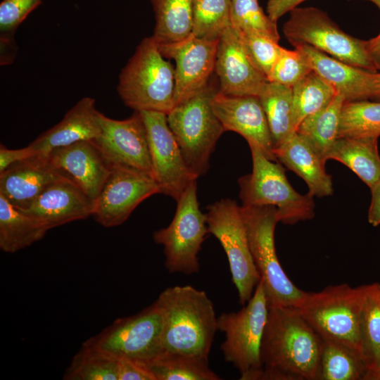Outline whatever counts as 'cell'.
<instances>
[{
    "mask_svg": "<svg viewBox=\"0 0 380 380\" xmlns=\"http://www.w3.org/2000/svg\"><path fill=\"white\" fill-rule=\"evenodd\" d=\"M322 344L297 308L269 307L255 380H317Z\"/></svg>",
    "mask_w": 380,
    "mask_h": 380,
    "instance_id": "1",
    "label": "cell"
},
{
    "mask_svg": "<svg viewBox=\"0 0 380 380\" xmlns=\"http://www.w3.org/2000/svg\"><path fill=\"white\" fill-rule=\"evenodd\" d=\"M163 317V352L208 360L217 317L207 293L190 285L168 287L156 300Z\"/></svg>",
    "mask_w": 380,
    "mask_h": 380,
    "instance_id": "2",
    "label": "cell"
},
{
    "mask_svg": "<svg viewBox=\"0 0 380 380\" xmlns=\"http://www.w3.org/2000/svg\"><path fill=\"white\" fill-rule=\"evenodd\" d=\"M160 53L153 37L137 46L119 75L117 91L134 111L167 114L175 106V68Z\"/></svg>",
    "mask_w": 380,
    "mask_h": 380,
    "instance_id": "3",
    "label": "cell"
},
{
    "mask_svg": "<svg viewBox=\"0 0 380 380\" xmlns=\"http://www.w3.org/2000/svg\"><path fill=\"white\" fill-rule=\"evenodd\" d=\"M240 212L268 306L298 308L308 292L289 279L279 262L274 243V230L279 222L277 209L272 205H241Z\"/></svg>",
    "mask_w": 380,
    "mask_h": 380,
    "instance_id": "4",
    "label": "cell"
},
{
    "mask_svg": "<svg viewBox=\"0 0 380 380\" xmlns=\"http://www.w3.org/2000/svg\"><path fill=\"white\" fill-rule=\"evenodd\" d=\"M367 285L342 284L309 293L297 308L322 339L345 345L361 355L360 327Z\"/></svg>",
    "mask_w": 380,
    "mask_h": 380,
    "instance_id": "5",
    "label": "cell"
},
{
    "mask_svg": "<svg viewBox=\"0 0 380 380\" xmlns=\"http://www.w3.org/2000/svg\"><path fill=\"white\" fill-rule=\"evenodd\" d=\"M252 157L251 174L240 177L242 205H272L277 209L279 222L294 224L315 216V202L308 193L302 195L289 183L284 168L269 159L255 144H248Z\"/></svg>",
    "mask_w": 380,
    "mask_h": 380,
    "instance_id": "6",
    "label": "cell"
},
{
    "mask_svg": "<svg viewBox=\"0 0 380 380\" xmlns=\"http://www.w3.org/2000/svg\"><path fill=\"white\" fill-rule=\"evenodd\" d=\"M211 82L167 114L184 158L198 177L207 172L210 156L225 132L212 108V99L219 89Z\"/></svg>",
    "mask_w": 380,
    "mask_h": 380,
    "instance_id": "7",
    "label": "cell"
},
{
    "mask_svg": "<svg viewBox=\"0 0 380 380\" xmlns=\"http://www.w3.org/2000/svg\"><path fill=\"white\" fill-rule=\"evenodd\" d=\"M246 304L237 312L221 314L217 329L225 335L220 347L224 360L239 370L240 379L255 380L262 369L261 344L269 311L260 279Z\"/></svg>",
    "mask_w": 380,
    "mask_h": 380,
    "instance_id": "8",
    "label": "cell"
},
{
    "mask_svg": "<svg viewBox=\"0 0 380 380\" xmlns=\"http://www.w3.org/2000/svg\"><path fill=\"white\" fill-rule=\"evenodd\" d=\"M283 32L293 46L309 45L351 65L377 72L367 49V41L355 38L315 7H296L290 11Z\"/></svg>",
    "mask_w": 380,
    "mask_h": 380,
    "instance_id": "9",
    "label": "cell"
},
{
    "mask_svg": "<svg viewBox=\"0 0 380 380\" xmlns=\"http://www.w3.org/2000/svg\"><path fill=\"white\" fill-rule=\"evenodd\" d=\"M177 203L170 224L154 232L153 237L156 243L163 246L168 272L188 275L199 271L198 254L209 234L206 214L199 208L196 181L186 189Z\"/></svg>",
    "mask_w": 380,
    "mask_h": 380,
    "instance_id": "10",
    "label": "cell"
},
{
    "mask_svg": "<svg viewBox=\"0 0 380 380\" xmlns=\"http://www.w3.org/2000/svg\"><path fill=\"white\" fill-rule=\"evenodd\" d=\"M163 327L155 301L136 315L116 319L83 344L118 360L145 363L163 352Z\"/></svg>",
    "mask_w": 380,
    "mask_h": 380,
    "instance_id": "11",
    "label": "cell"
},
{
    "mask_svg": "<svg viewBox=\"0 0 380 380\" xmlns=\"http://www.w3.org/2000/svg\"><path fill=\"white\" fill-rule=\"evenodd\" d=\"M207 224L222 245L228 259L232 279L245 305L252 297L260 277L249 247L240 206L232 199H221L207 208Z\"/></svg>",
    "mask_w": 380,
    "mask_h": 380,
    "instance_id": "12",
    "label": "cell"
},
{
    "mask_svg": "<svg viewBox=\"0 0 380 380\" xmlns=\"http://www.w3.org/2000/svg\"><path fill=\"white\" fill-rule=\"evenodd\" d=\"M140 113L146 129L152 177L160 194L177 201L198 177L188 166L169 127L167 114L156 111Z\"/></svg>",
    "mask_w": 380,
    "mask_h": 380,
    "instance_id": "13",
    "label": "cell"
},
{
    "mask_svg": "<svg viewBox=\"0 0 380 380\" xmlns=\"http://www.w3.org/2000/svg\"><path fill=\"white\" fill-rule=\"evenodd\" d=\"M101 132L91 141L110 169H129L152 177L148 139L140 112L125 120L100 113Z\"/></svg>",
    "mask_w": 380,
    "mask_h": 380,
    "instance_id": "14",
    "label": "cell"
},
{
    "mask_svg": "<svg viewBox=\"0 0 380 380\" xmlns=\"http://www.w3.org/2000/svg\"><path fill=\"white\" fill-rule=\"evenodd\" d=\"M160 194L149 175L129 169L111 170L95 201L92 216L105 227L122 224L145 199Z\"/></svg>",
    "mask_w": 380,
    "mask_h": 380,
    "instance_id": "15",
    "label": "cell"
},
{
    "mask_svg": "<svg viewBox=\"0 0 380 380\" xmlns=\"http://www.w3.org/2000/svg\"><path fill=\"white\" fill-rule=\"evenodd\" d=\"M218 40L203 39L191 34L179 42L158 46L165 58L175 61V106L208 84L215 72Z\"/></svg>",
    "mask_w": 380,
    "mask_h": 380,
    "instance_id": "16",
    "label": "cell"
},
{
    "mask_svg": "<svg viewBox=\"0 0 380 380\" xmlns=\"http://www.w3.org/2000/svg\"><path fill=\"white\" fill-rule=\"evenodd\" d=\"M215 72L219 81V91L229 96H258L268 82L232 26L219 38Z\"/></svg>",
    "mask_w": 380,
    "mask_h": 380,
    "instance_id": "17",
    "label": "cell"
},
{
    "mask_svg": "<svg viewBox=\"0 0 380 380\" xmlns=\"http://www.w3.org/2000/svg\"><path fill=\"white\" fill-rule=\"evenodd\" d=\"M212 108L224 131L241 135L248 144H255L270 160L277 161L267 120L257 96H229L218 91Z\"/></svg>",
    "mask_w": 380,
    "mask_h": 380,
    "instance_id": "18",
    "label": "cell"
},
{
    "mask_svg": "<svg viewBox=\"0 0 380 380\" xmlns=\"http://www.w3.org/2000/svg\"><path fill=\"white\" fill-rule=\"evenodd\" d=\"M95 201L70 179L57 181L46 188L25 210L48 230L92 216ZM20 210V209H19Z\"/></svg>",
    "mask_w": 380,
    "mask_h": 380,
    "instance_id": "19",
    "label": "cell"
},
{
    "mask_svg": "<svg viewBox=\"0 0 380 380\" xmlns=\"http://www.w3.org/2000/svg\"><path fill=\"white\" fill-rule=\"evenodd\" d=\"M65 179L69 178L51 163L48 155L37 153L0 172V195L23 210L49 185Z\"/></svg>",
    "mask_w": 380,
    "mask_h": 380,
    "instance_id": "20",
    "label": "cell"
},
{
    "mask_svg": "<svg viewBox=\"0 0 380 380\" xmlns=\"http://www.w3.org/2000/svg\"><path fill=\"white\" fill-rule=\"evenodd\" d=\"M51 163L96 201L111 172L91 141L56 148L48 154Z\"/></svg>",
    "mask_w": 380,
    "mask_h": 380,
    "instance_id": "21",
    "label": "cell"
},
{
    "mask_svg": "<svg viewBox=\"0 0 380 380\" xmlns=\"http://www.w3.org/2000/svg\"><path fill=\"white\" fill-rule=\"evenodd\" d=\"M294 48L305 58L311 69L331 84L346 101L374 99V74L333 58L309 45Z\"/></svg>",
    "mask_w": 380,
    "mask_h": 380,
    "instance_id": "22",
    "label": "cell"
},
{
    "mask_svg": "<svg viewBox=\"0 0 380 380\" xmlns=\"http://www.w3.org/2000/svg\"><path fill=\"white\" fill-rule=\"evenodd\" d=\"M100 112L95 100L84 97L77 102L53 127L42 133L29 145L39 154L82 141H92L101 132Z\"/></svg>",
    "mask_w": 380,
    "mask_h": 380,
    "instance_id": "23",
    "label": "cell"
},
{
    "mask_svg": "<svg viewBox=\"0 0 380 380\" xmlns=\"http://www.w3.org/2000/svg\"><path fill=\"white\" fill-rule=\"evenodd\" d=\"M277 161L301 177L312 197L322 198L333 194L332 177L325 168L326 160L312 144L296 132L285 142L276 147Z\"/></svg>",
    "mask_w": 380,
    "mask_h": 380,
    "instance_id": "24",
    "label": "cell"
},
{
    "mask_svg": "<svg viewBox=\"0 0 380 380\" xmlns=\"http://www.w3.org/2000/svg\"><path fill=\"white\" fill-rule=\"evenodd\" d=\"M326 159L343 163L369 188L380 178V156L376 138L338 137Z\"/></svg>",
    "mask_w": 380,
    "mask_h": 380,
    "instance_id": "25",
    "label": "cell"
},
{
    "mask_svg": "<svg viewBox=\"0 0 380 380\" xmlns=\"http://www.w3.org/2000/svg\"><path fill=\"white\" fill-rule=\"evenodd\" d=\"M49 231L0 195V248L14 253L41 240Z\"/></svg>",
    "mask_w": 380,
    "mask_h": 380,
    "instance_id": "26",
    "label": "cell"
},
{
    "mask_svg": "<svg viewBox=\"0 0 380 380\" xmlns=\"http://www.w3.org/2000/svg\"><path fill=\"white\" fill-rule=\"evenodd\" d=\"M194 0H151L155 15L153 38L158 46L179 42L192 34Z\"/></svg>",
    "mask_w": 380,
    "mask_h": 380,
    "instance_id": "27",
    "label": "cell"
},
{
    "mask_svg": "<svg viewBox=\"0 0 380 380\" xmlns=\"http://www.w3.org/2000/svg\"><path fill=\"white\" fill-rule=\"evenodd\" d=\"M292 87L269 81L258 95L274 148L296 132L292 118Z\"/></svg>",
    "mask_w": 380,
    "mask_h": 380,
    "instance_id": "28",
    "label": "cell"
},
{
    "mask_svg": "<svg viewBox=\"0 0 380 380\" xmlns=\"http://www.w3.org/2000/svg\"><path fill=\"white\" fill-rule=\"evenodd\" d=\"M361 356L367 370L366 379L380 373V284L367 285L361 327Z\"/></svg>",
    "mask_w": 380,
    "mask_h": 380,
    "instance_id": "29",
    "label": "cell"
},
{
    "mask_svg": "<svg viewBox=\"0 0 380 380\" xmlns=\"http://www.w3.org/2000/svg\"><path fill=\"white\" fill-rule=\"evenodd\" d=\"M155 380H219L208 367V360L179 353L163 352L151 360L140 363Z\"/></svg>",
    "mask_w": 380,
    "mask_h": 380,
    "instance_id": "30",
    "label": "cell"
},
{
    "mask_svg": "<svg viewBox=\"0 0 380 380\" xmlns=\"http://www.w3.org/2000/svg\"><path fill=\"white\" fill-rule=\"evenodd\" d=\"M345 101L343 96L337 93L327 106L305 118L296 129L326 160L327 154L338 138Z\"/></svg>",
    "mask_w": 380,
    "mask_h": 380,
    "instance_id": "31",
    "label": "cell"
},
{
    "mask_svg": "<svg viewBox=\"0 0 380 380\" xmlns=\"http://www.w3.org/2000/svg\"><path fill=\"white\" fill-rule=\"evenodd\" d=\"M367 370L361 355L350 348L322 339L317 380L366 379Z\"/></svg>",
    "mask_w": 380,
    "mask_h": 380,
    "instance_id": "32",
    "label": "cell"
},
{
    "mask_svg": "<svg viewBox=\"0 0 380 380\" xmlns=\"http://www.w3.org/2000/svg\"><path fill=\"white\" fill-rule=\"evenodd\" d=\"M337 94L335 89L312 70L292 87V118L296 129L307 117L327 106Z\"/></svg>",
    "mask_w": 380,
    "mask_h": 380,
    "instance_id": "33",
    "label": "cell"
},
{
    "mask_svg": "<svg viewBox=\"0 0 380 380\" xmlns=\"http://www.w3.org/2000/svg\"><path fill=\"white\" fill-rule=\"evenodd\" d=\"M380 136V101H345L338 137L376 138Z\"/></svg>",
    "mask_w": 380,
    "mask_h": 380,
    "instance_id": "34",
    "label": "cell"
},
{
    "mask_svg": "<svg viewBox=\"0 0 380 380\" xmlns=\"http://www.w3.org/2000/svg\"><path fill=\"white\" fill-rule=\"evenodd\" d=\"M42 0H3L0 4V64H11L17 54L15 33Z\"/></svg>",
    "mask_w": 380,
    "mask_h": 380,
    "instance_id": "35",
    "label": "cell"
},
{
    "mask_svg": "<svg viewBox=\"0 0 380 380\" xmlns=\"http://www.w3.org/2000/svg\"><path fill=\"white\" fill-rule=\"evenodd\" d=\"M118 360L82 343L65 371V380H118Z\"/></svg>",
    "mask_w": 380,
    "mask_h": 380,
    "instance_id": "36",
    "label": "cell"
},
{
    "mask_svg": "<svg viewBox=\"0 0 380 380\" xmlns=\"http://www.w3.org/2000/svg\"><path fill=\"white\" fill-rule=\"evenodd\" d=\"M232 0H194L192 34L207 40H218L231 26Z\"/></svg>",
    "mask_w": 380,
    "mask_h": 380,
    "instance_id": "37",
    "label": "cell"
},
{
    "mask_svg": "<svg viewBox=\"0 0 380 380\" xmlns=\"http://www.w3.org/2000/svg\"><path fill=\"white\" fill-rule=\"evenodd\" d=\"M231 26L239 33L255 34L280 39L277 21L265 14L258 0H232Z\"/></svg>",
    "mask_w": 380,
    "mask_h": 380,
    "instance_id": "38",
    "label": "cell"
},
{
    "mask_svg": "<svg viewBox=\"0 0 380 380\" xmlns=\"http://www.w3.org/2000/svg\"><path fill=\"white\" fill-rule=\"evenodd\" d=\"M312 70L298 50L282 48L267 78L269 82L292 87Z\"/></svg>",
    "mask_w": 380,
    "mask_h": 380,
    "instance_id": "39",
    "label": "cell"
},
{
    "mask_svg": "<svg viewBox=\"0 0 380 380\" xmlns=\"http://www.w3.org/2000/svg\"><path fill=\"white\" fill-rule=\"evenodd\" d=\"M237 34L255 65L267 77L283 47L277 42L262 35Z\"/></svg>",
    "mask_w": 380,
    "mask_h": 380,
    "instance_id": "40",
    "label": "cell"
},
{
    "mask_svg": "<svg viewBox=\"0 0 380 380\" xmlns=\"http://www.w3.org/2000/svg\"><path fill=\"white\" fill-rule=\"evenodd\" d=\"M118 380H155L140 363L127 359L118 360Z\"/></svg>",
    "mask_w": 380,
    "mask_h": 380,
    "instance_id": "41",
    "label": "cell"
},
{
    "mask_svg": "<svg viewBox=\"0 0 380 380\" xmlns=\"http://www.w3.org/2000/svg\"><path fill=\"white\" fill-rule=\"evenodd\" d=\"M37 153L30 145L22 148L9 149L1 144L0 172L4 171L11 165L32 157Z\"/></svg>",
    "mask_w": 380,
    "mask_h": 380,
    "instance_id": "42",
    "label": "cell"
},
{
    "mask_svg": "<svg viewBox=\"0 0 380 380\" xmlns=\"http://www.w3.org/2000/svg\"><path fill=\"white\" fill-rule=\"evenodd\" d=\"M305 0H269L267 4V15L277 21L280 17ZM372 2L380 10V0H367Z\"/></svg>",
    "mask_w": 380,
    "mask_h": 380,
    "instance_id": "43",
    "label": "cell"
},
{
    "mask_svg": "<svg viewBox=\"0 0 380 380\" xmlns=\"http://www.w3.org/2000/svg\"><path fill=\"white\" fill-rule=\"evenodd\" d=\"M371 203L368 211V222L373 227L380 224V178L370 187Z\"/></svg>",
    "mask_w": 380,
    "mask_h": 380,
    "instance_id": "44",
    "label": "cell"
},
{
    "mask_svg": "<svg viewBox=\"0 0 380 380\" xmlns=\"http://www.w3.org/2000/svg\"><path fill=\"white\" fill-rule=\"evenodd\" d=\"M367 49L377 71L380 70V32L367 41Z\"/></svg>",
    "mask_w": 380,
    "mask_h": 380,
    "instance_id": "45",
    "label": "cell"
},
{
    "mask_svg": "<svg viewBox=\"0 0 380 380\" xmlns=\"http://www.w3.org/2000/svg\"><path fill=\"white\" fill-rule=\"evenodd\" d=\"M375 96L374 99L380 101V72L374 74Z\"/></svg>",
    "mask_w": 380,
    "mask_h": 380,
    "instance_id": "46",
    "label": "cell"
},
{
    "mask_svg": "<svg viewBox=\"0 0 380 380\" xmlns=\"http://www.w3.org/2000/svg\"><path fill=\"white\" fill-rule=\"evenodd\" d=\"M375 380H380V373L376 376Z\"/></svg>",
    "mask_w": 380,
    "mask_h": 380,
    "instance_id": "47",
    "label": "cell"
},
{
    "mask_svg": "<svg viewBox=\"0 0 380 380\" xmlns=\"http://www.w3.org/2000/svg\"><path fill=\"white\" fill-rule=\"evenodd\" d=\"M376 379V378H375Z\"/></svg>",
    "mask_w": 380,
    "mask_h": 380,
    "instance_id": "48",
    "label": "cell"
}]
</instances>
